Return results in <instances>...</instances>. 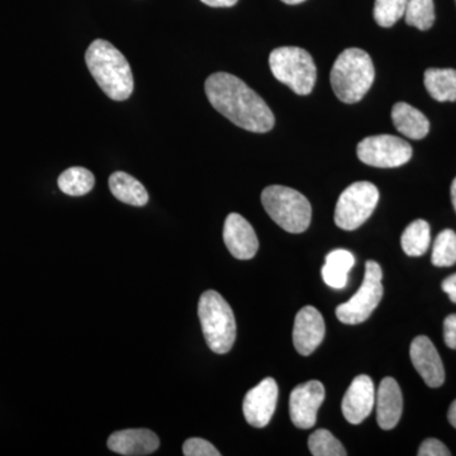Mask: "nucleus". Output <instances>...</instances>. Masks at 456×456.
<instances>
[{"instance_id":"1","label":"nucleus","mask_w":456,"mask_h":456,"mask_svg":"<svg viewBox=\"0 0 456 456\" xmlns=\"http://www.w3.org/2000/svg\"><path fill=\"white\" fill-rule=\"evenodd\" d=\"M207 98L216 110L246 131L265 134L274 127L268 104L235 75L215 73L206 80Z\"/></svg>"},{"instance_id":"2","label":"nucleus","mask_w":456,"mask_h":456,"mask_svg":"<svg viewBox=\"0 0 456 456\" xmlns=\"http://www.w3.org/2000/svg\"><path fill=\"white\" fill-rule=\"evenodd\" d=\"M86 62L99 88L108 98L123 102L134 92V75L125 55L106 40H95L86 53Z\"/></svg>"},{"instance_id":"3","label":"nucleus","mask_w":456,"mask_h":456,"mask_svg":"<svg viewBox=\"0 0 456 456\" xmlns=\"http://www.w3.org/2000/svg\"><path fill=\"white\" fill-rule=\"evenodd\" d=\"M374 77L371 57L360 49L342 51L330 75L336 97L347 104L362 101L373 86Z\"/></svg>"},{"instance_id":"4","label":"nucleus","mask_w":456,"mask_h":456,"mask_svg":"<svg viewBox=\"0 0 456 456\" xmlns=\"http://www.w3.org/2000/svg\"><path fill=\"white\" fill-rule=\"evenodd\" d=\"M198 316L204 338L216 354H227L236 340V321L232 308L216 290H207L198 303Z\"/></svg>"},{"instance_id":"5","label":"nucleus","mask_w":456,"mask_h":456,"mask_svg":"<svg viewBox=\"0 0 456 456\" xmlns=\"http://www.w3.org/2000/svg\"><path fill=\"white\" fill-rule=\"evenodd\" d=\"M261 203L273 221L290 233H302L310 227L312 207L296 189L270 185L261 193Z\"/></svg>"},{"instance_id":"6","label":"nucleus","mask_w":456,"mask_h":456,"mask_svg":"<svg viewBox=\"0 0 456 456\" xmlns=\"http://www.w3.org/2000/svg\"><path fill=\"white\" fill-rule=\"evenodd\" d=\"M269 66L279 82L289 86L296 94L308 95L317 79V69L308 51L301 47L284 46L273 50Z\"/></svg>"},{"instance_id":"7","label":"nucleus","mask_w":456,"mask_h":456,"mask_svg":"<svg viewBox=\"0 0 456 456\" xmlns=\"http://www.w3.org/2000/svg\"><path fill=\"white\" fill-rule=\"evenodd\" d=\"M383 272L379 264L368 260L362 287L355 296L336 308V317L345 325H359L371 316L383 298Z\"/></svg>"},{"instance_id":"8","label":"nucleus","mask_w":456,"mask_h":456,"mask_svg":"<svg viewBox=\"0 0 456 456\" xmlns=\"http://www.w3.org/2000/svg\"><path fill=\"white\" fill-rule=\"evenodd\" d=\"M379 200V191L373 183L358 182L342 191L335 208L336 226L354 231L364 224Z\"/></svg>"},{"instance_id":"9","label":"nucleus","mask_w":456,"mask_h":456,"mask_svg":"<svg viewBox=\"0 0 456 456\" xmlns=\"http://www.w3.org/2000/svg\"><path fill=\"white\" fill-rule=\"evenodd\" d=\"M356 152L362 163L388 169L407 164L413 151L407 141L392 134H378L360 141Z\"/></svg>"},{"instance_id":"10","label":"nucleus","mask_w":456,"mask_h":456,"mask_svg":"<svg viewBox=\"0 0 456 456\" xmlns=\"http://www.w3.org/2000/svg\"><path fill=\"white\" fill-rule=\"evenodd\" d=\"M326 397L325 387L318 380L299 384L290 393V419L296 428L308 430L317 422V412Z\"/></svg>"},{"instance_id":"11","label":"nucleus","mask_w":456,"mask_h":456,"mask_svg":"<svg viewBox=\"0 0 456 456\" xmlns=\"http://www.w3.org/2000/svg\"><path fill=\"white\" fill-rule=\"evenodd\" d=\"M279 389L273 378H265L246 393L242 411L248 425L263 428L269 424L277 408Z\"/></svg>"},{"instance_id":"12","label":"nucleus","mask_w":456,"mask_h":456,"mask_svg":"<svg viewBox=\"0 0 456 456\" xmlns=\"http://www.w3.org/2000/svg\"><path fill=\"white\" fill-rule=\"evenodd\" d=\"M325 335V320L317 308L305 305L299 310L294 321L293 345L301 355H311L322 344Z\"/></svg>"},{"instance_id":"13","label":"nucleus","mask_w":456,"mask_h":456,"mask_svg":"<svg viewBox=\"0 0 456 456\" xmlns=\"http://www.w3.org/2000/svg\"><path fill=\"white\" fill-rule=\"evenodd\" d=\"M375 404V388L369 375H358L351 382L342 399V415L353 425L362 424L370 415Z\"/></svg>"},{"instance_id":"14","label":"nucleus","mask_w":456,"mask_h":456,"mask_svg":"<svg viewBox=\"0 0 456 456\" xmlns=\"http://www.w3.org/2000/svg\"><path fill=\"white\" fill-rule=\"evenodd\" d=\"M410 356L417 373L430 388H439L445 382V369L436 347L428 336H417L410 347Z\"/></svg>"},{"instance_id":"15","label":"nucleus","mask_w":456,"mask_h":456,"mask_svg":"<svg viewBox=\"0 0 456 456\" xmlns=\"http://www.w3.org/2000/svg\"><path fill=\"white\" fill-rule=\"evenodd\" d=\"M224 240L228 251L236 259H253L259 248V240L253 226L239 213H231L224 221Z\"/></svg>"},{"instance_id":"16","label":"nucleus","mask_w":456,"mask_h":456,"mask_svg":"<svg viewBox=\"0 0 456 456\" xmlns=\"http://www.w3.org/2000/svg\"><path fill=\"white\" fill-rule=\"evenodd\" d=\"M160 446V440L155 432L146 428H130L114 432L108 439V448L117 454L125 456H143L155 452Z\"/></svg>"},{"instance_id":"17","label":"nucleus","mask_w":456,"mask_h":456,"mask_svg":"<svg viewBox=\"0 0 456 456\" xmlns=\"http://www.w3.org/2000/svg\"><path fill=\"white\" fill-rule=\"evenodd\" d=\"M403 411V397L399 384L391 377L384 378L377 392V421L380 428H395Z\"/></svg>"},{"instance_id":"18","label":"nucleus","mask_w":456,"mask_h":456,"mask_svg":"<svg viewBox=\"0 0 456 456\" xmlns=\"http://www.w3.org/2000/svg\"><path fill=\"white\" fill-rule=\"evenodd\" d=\"M392 121L399 134L408 139L421 140L430 132V122L424 113L404 102L395 103L392 108Z\"/></svg>"},{"instance_id":"19","label":"nucleus","mask_w":456,"mask_h":456,"mask_svg":"<svg viewBox=\"0 0 456 456\" xmlns=\"http://www.w3.org/2000/svg\"><path fill=\"white\" fill-rule=\"evenodd\" d=\"M110 191L122 203L134 207H143L149 202V193L146 188L130 174L125 171H116L108 180Z\"/></svg>"},{"instance_id":"20","label":"nucleus","mask_w":456,"mask_h":456,"mask_svg":"<svg viewBox=\"0 0 456 456\" xmlns=\"http://www.w3.org/2000/svg\"><path fill=\"white\" fill-rule=\"evenodd\" d=\"M355 265V256L350 251L338 248L326 256L322 268V278L329 287L342 289L346 287L350 270Z\"/></svg>"},{"instance_id":"21","label":"nucleus","mask_w":456,"mask_h":456,"mask_svg":"<svg viewBox=\"0 0 456 456\" xmlns=\"http://www.w3.org/2000/svg\"><path fill=\"white\" fill-rule=\"evenodd\" d=\"M425 86L437 102H456V70L454 69H428Z\"/></svg>"},{"instance_id":"22","label":"nucleus","mask_w":456,"mask_h":456,"mask_svg":"<svg viewBox=\"0 0 456 456\" xmlns=\"http://www.w3.org/2000/svg\"><path fill=\"white\" fill-rule=\"evenodd\" d=\"M60 191L66 196L82 197L94 188L95 178L92 171L86 167H69L57 179Z\"/></svg>"},{"instance_id":"23","label":"nucleus","mask_w":456,"mask_h":456,"mask_svg":"<svg viewBox=\"0 0 456 456\" xmlns=\"http://www.w3.org/2000/svg\"><path fill=\"white\" fill-rule=\"evenodd\" d=\"M430 242V224L424 220H416L408 224L401 239L404 254L411 257H419L426 254Z\"/></svg>"},{"instance_id":"24","label":"nucleus","mask_w":456,"mask_h":456,"mask_svg":"<svg viewBox=\"0 0 456 456\" xmlns=\"http://www.w3.org/2000/svg\"><path fill=\"white\" fill-rule=\"evenodd\" d=\"M432 264L437 268H449L456 264V233L452 230L441 231L432 248Z\"/></svg>"},{"instance_id":"25","label":"nucleus","mask_w":456,"mask_h":456,"mask_svg":"<svg viewBox=\"0 0 456 456\" xmlns=\"http://www.w3.org/2000/svg\"><path fill=\"white\" fill-rule=\"evenodd\" d=\"M406 23L421 31H428L435 22L434 0H407Z\"/></svg>"},{"instance_id":"26","label":"nucleus","mask_w":456,"mask_h":456,"mask_svg":"<svg viewBox=\"0 0 456 456\" xmlns=\"http://www.w3.org/2000/svg\"><path fill=\"white\" fill-rule=\"evenodd\" d=\"M308 448L314 456H346L344 445L329 430H316L308 439Z\"/></svg>"},{"instance_id":"27","label":"nucleus","mask_w":456,"mask_h":456,"mask_svg":"<svg viewBox=\"0 0 456 456\" xmlns=\"http://www.w3.org/2000/svg\"><path fill=\"white\" fill-rule=\"evenodd\" d=\"M407 0H375L374 20L380 27L395 26L404 16Z\"/></svg>"},{"instance_id":"28","label":"nucleus","mask_w":456,"mask_h":456,"mask_svg":"<svg viewBox=\"0 0 456 456\" xmlns=\"http://www.w3.org/2000/svg\"><path fill=\"white\" fill-rule=\"evenodd\" d=\"M183 454L185 456H220L221 452L209 441L200 439V437H191L183 445Z\"/></svg>"},{"instance_id":"29","label":"nucleus","mask_w":456,"mask_h":456,"mask_svg":"<svg viewBox=\"0 0 456 456\" xmlns=\"http://www.w3.org/2000/svg\"><path fill=\"white\" fill-rule=\"evenodd\" d=\"M419 456H450V450L437 439H426L419 446Z\"/></svg>"},{"instance_id":"30","label":"nucleus","mask_w":456,"mask_h":456,"mask_svg":"<svg viewBox=\"0 0 456 456\" xmlns=\"http://www.w3.org/2000/svg\"><path fill=\"white\" fill-rule=\"evenodd\" d=\"M444 338L446 346L456 350V314H450L444 321Z\"/></svg>"},{"instance_id":"31","label":"nucleus","mask_w":456,"mask_h":456,"mask_svg":"<svg viewBox=\"0 0 456 456\" xmlns=\"http://www.w3.org/2000/svg\"><path fill=\"white\" fill-rule=\"evenodd\" d=\"M441 287H443L444 292L448 294L452 302L456 303V273L446 278L443 284H441Z\"/></svg>"},{"instance_id":"32","label":"nucleus","mask_w":456,"mask_h":456,"mask_svg":"<svg viewBox=\"0 0 456 456\" xmlns=\"http://www.w3.org/2000/svg\"><path fill=\"white\" fill-rule=\"evenodd\" d=\"M200 2L213 8H230L233 7L239 0H200Z\"/></svg>"},{"instance_id":"33","label":"nucleus","mask_w":456,"mask_h":456,"mask_svg":"<svg viewBox=\"0 0 456 456\" xmlns=\"http://www.w3.org/2000/svg\"><path fill=\"white\" fill-rule=\"evenodd\" d=\"M448 419L452 428H456V399L449 408Z\"/></svg>"},{"instance_id":"34","label":"nucleus","mask_w":456,"mask_h":456,"mask_svg":"<svg viewBox=\"0 0 456 456\" xmlns=\"http://www.w3.org/2000/svg\"><path fill=\"white\" fill-rule=\"evenodd\" d=\"M452 206H454L455 212H456V178L454 179V182H452Z\"/></svg>"},{"instance_id":"35","label":"nucleus","mask_w":456,"mask_h":456,"mask_svg":"<svg viewBox=\"0 0 456 456\" xmlns=\"http://www.w3.org/2000/svg\"><path fill=\"white\" fill-rule=\"evenodd\" d=\"M281 2L285 3V4H301V3L305 2V0H281Z\"/></svg>"}]
</instances>
